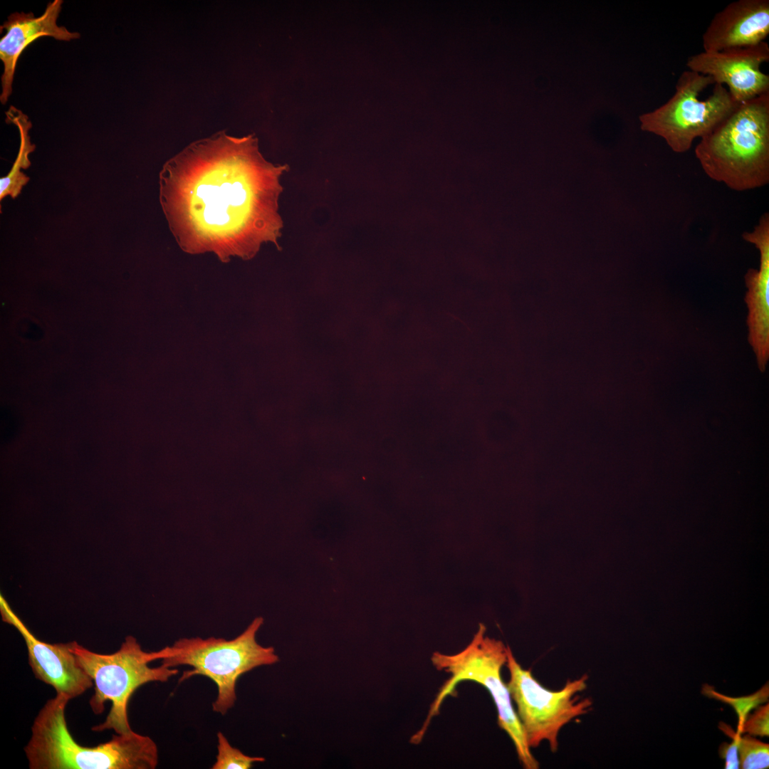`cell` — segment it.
I'll return each instance as SVG.
<instances>
[{
	"label": "cell",
	"mask_w": 769,
	"mask_h": 769,
	"mask_svg": "<svg viewBox=\"0 0 769 769\" xmlns=\"http://www.w3.org/2000/svg\"><path fill=\"white\" fill-rule=\"evenodd\" d=\"M436 669L450 674L433 701L421 728L412 736L411 743H420L431 720L439 713L443 701L451 695L459 683L471 681L480 684L490 693L498 713V724L511 739L521 765L525 769L539 768L533 755L524 731L512 704L511 697L501 677V669L507 661V647L499 640L486 635V628L479 625L471 642L455 654L434 652L431 658Z\"/></svg>",
	"instance_id": "277c9868"
},
{
	"label": "cell",
	"mask_w": 769,
	"mask_h": 769,
	"mask_svg": "<svg viewBox=\"0 0 769 769\" xmlns=\"http://www.w3.org/2000/svg\"><path fill=\"white\" fill-rule=\"evenodd\" d=\"M748 715L741 729L740 733H747L761 737L769 736V704L758 706Z\"/></svg>",
	"instance_id": "ac0fdd59"
},
{
	"label": "cell",
	"mask_w": 769,
	"mask_h": 769,
	"mask_svg": "<svg viewBox=\"0 0 769 769\" xmlns=\"http://www.w3.org/2000/svg\"><path fill=\"white\" fill-rule=\"evenodd\" d=\"M70 699L56 694L36 717L24 748L31 769H154L158 749L154 741L132 730L113 735L95 747L80 746L70 733L65 710Z\"/></svg>",
	"instance_id": "7a4b0ae2"
},
{
	"label": "cell",
	"mask_w": 769,
	"mask_h": 769,
	"mask_svg": "<svg viewBox=\"0 0 769 769\" xmlns=\"http://www.w3.org/2000/svg\"><path fill=\"white\" fill-rule=\"evenodd\" d=\"M768 61L769 45L763 41L748 47L703 51L691 56L686 67L711 77L714 84L726 85L732 98L742 103L769 93V75L760 70Z\"/></svg>",
	"instance_id": "9c48e42d"
},
{
	"label": "cell",
	"mask_w": 769,
	"mask_h": 769,
	"mask_svg": "<svg viewBox=\"0 0 769 769\" xmlns=\"http://www.w3.org/2000/svg\"><path fill=\"white\" fill-rule=\"evenodd\" d=\"M743 239L758 249L759 269L750 268L745 275L748 288L745 297L748 313V342L757 359L758 366L764 372L769 359V214H763L758 223Z\"/></svg>",
	"instance_id": "8fae6325"
},
{
	"label": "cell",
	"mask_w": 769,
	"mask_h": 769,
	"mask_svg": "<svg viewBox=\"0 0 769 769\" xmlns=\"http://www.w3.org/2000/svg\"><path fill=\"white\" fill-rule=\"evenodd\" d=\"M70 644L79 664L93 679L95 692L89 703L93 713H102L105 703L111 702L105 721L93 726L94 731L113 729L117 734H122L132 731L127 717L132 694L145 684L164 682L178 673L177 669L162 664L150 667L149 663L161 659L160 651H143L132 636H127L120 648L110 654L93 652L76 642Z\"/></svg>",
	"instance_id": "8992f818"
},
{
	"label": "cell",
	"mask_w": 769,
	"mask_h": 769,
	"mask_svg": "<svg viewBox=\"0 0 769 769\" xmlns=\"http://www.w3.org/2000/svg\"><path fill=\"white\" fill-rule=\"evenodd\" d=\"M711 179L744 192L769 182V93L740 103L695 147Z\"/></svg>",
	"instance_id": "3957f363"
},
{
	"label": "cell",
	"mask_w": 769,
	"mask_h": 769,
	"mask_svg": "<svg viewBox=\"0 0 769 769\" xmlns=\"http://www.w3.org/2000/svg\"><path fill=\"white\" fill-rule=\"evenodd\" d=\"M217 740L218 753L212 769H249L253 763L265 760L262 757L246 755L238 748H234L220 731L217 733Z\"/></svg>",
	"instance_id": "e0dca14e"
},
{
	"label": "cell",
	"mask_w": 769,
	"mask_h": 769,
	"mask_svg": "<svg viewBox=\"0 0 769 769\" xmlns=\"http://www.w3.org/2000/svg\"><path fill=\"white\" fill-rule=\"evenodd\" d=\"M6 122L15 125L19 132L20 146L16 158L9 173L0 179V200L9 196L16 199L21 192L23 187L28 182L29 177L21 169H26L31 166L29 155L36 148L31 143L28 131L32 127L31 121L21 110L11 106L6 112Z\"/></svg>",
	"instance_id": "5bb4252c"
},
{
	"label": "cell",
	"mask_w": 769,
	"mask_h": 769,
	"mask_svg": "<svg viewBox=\"0 0 769 769\" xmlns=\"http://www.w3.org/2000/svg\"><path fill=\"white\" fill-rule=\"evenodd\" d=\"M769 34V1L738 0L716 13L702 35L703 51L758 45Z\"/></svg>",
	"instance_id": "4fadbf2b"
},
{
	"label": "cell",
	"mask_w": 769,
	"mask_h": 769,
	"mask_svg": "<svg viewBox=\"0 0 769 769\" xmlns=\"http://www.w3.org/2000/svg\"><path fill=\"white\" fill-rule=\"evenodd\" d=\"M719 728L732 739L730 743H723L719 748L720 756L725 760L726 769L740 768L738 742L737 733L724 723H720Z\"/></svg>",
	"instance_id": "d6986e66"
},
{
	"label": "cell",
	"mask_w": 769,
	"mask_h": 769,
	"mask_svg": "<svg viewBox=\"0 0 769 769\" xmlns=\"http://www.w3.org/2000/svg\"><path fill=\"white\" fill-rule=\"evenodd\" d=\"M712 84L708 75L684 70L674 95L656 109L639 116L641 129L662 138L674 152H688L695 140L711 132L740 104L721 84H715L711 95L701 100V93Z\"/></svg>",
	"instance_id": "52a82bcc"
},
{
	"label": "cell",
	"mask_w": 769,
	"mask_h": 769,
	"mask_svg": "<svg viewBox=\"0 0 769 769\" xmlns=\"http://www.w3.org/2000/svg\"><path fill=\"white\" fill-rule=\"evenodd\" d=\"M0 605L2 619L15 627L24 639L29 665L38 679L53 686L56 694H64L70 700L93 686V679L79 664L70 642L52 644L38 639L2 596Z\"/></svg>",
	"instance_id": "30bf717a"
},
{
	"label": "cell",
	"mask_w": 769,
	"mask_h": 769,
	"mask_svg": "<svg viewBox=\"0 0 769 769\" xmlns=\"http://www.w3.org/2000/svg\"><path fill=\"white\" fill-rule=\"evenodd\" d=\"M263 623L261 617H256L242 633L229 640L213 637L179 639L160 649L162 664L170 668L190 666L192 669L184 671L180 681L195 675L209 678L218 690L212 709L225 715L236 700L239 678L256 667L279 661L272 647H263L256 641Z\"/></svg>",
	"instance_id": "5b68a950"
},
{
	"label": "cell",
	"mask_w": 769,
	"mask_h": 769,
	"mask_svg": "<svg viewBox=\"0 0 769 769\" xmlns=\"http://www.w3.org/2000/svg\"><path fill=\"white\" fill-rule=\"evenodd\" d=\"M506 664L510 674L506 685L528 746L537 748L547 741L550 750L556 752L560 730L592 708V700L578 695L586 689L588 676L568 680L561 689L553 691L541 685L531 670L520 665L509 647Z\"/></svg>",
	"instance_id": "ba28073f"
},
{
	"label": "cell",
	"mask_w": 769,
	"mask_h": 769,
	"mask_svg": "<svg viewBox=\"0 0 769 769\" xmlns=\"http://www.w3.org/2000/svg\"><path fill=\"white\" fill-rule=\"evenodd\" d=\"M286 165L267 162L252 135L198 142L160 174V199L182 248L249 258L283 226L278 212Z\"/></svg>",
	"instance_id": "6da1fadb"
},
{
	"label": "cell",
	"mask_w": 769,
	"mask_h": 769,
	"mask_svg": "<svg viewBox=\"0 0 769 769\" xmlns=\"http://www.w3.org/2000/svg\"><path fill=\"white\" fill-rule=\"evenodd\" d=\"M701 692L706 696L721 701L733 708L738 717L736 733L741 734L740 731L742 726L750 711L761 703L768 701L769 686L768 683H767L755 693L740 697H731L720 694L712 686L708 684L703 686Z\"/></svg>",
	"instance_id": "9a60e30c"
},
{
	"label": "cell",
	"mask_w": 769,
	"mask_h": 769,
	"mask_svg": "<svg viewBox=\"0 0 769 769\" xmlns=\"http://www.w3.org/2000/svg\"><path fill=\"white\" fill-rule=\"evenodd\" d=\"M62 4L61 0L48 3L43 14L38 17H35L33 13L11 14L1 26V28L6 30L5 35L0 40V59L4 65L0 95L2 104L7 102L11 94L17 61L29 44L43 36L66 41L80 37L78 32L70 31L57 24Z\"/></svg>",
	"instance_id": "7c38bea8"
},
{
	"label": "cell",
	"mask_w": 769,
	"mask_h": 769,
	"mask_svg": "<svg viewBox=\"0 0 769 769\" xmlns=\"http://www.w3.org/2000/svg\"><path fill=\"white\" fill-rule=\"evenodd\" d=\"M736 733L740 768L743 769L768 768L769 745L749 735L741 737V734Z\"/></svg>",
	"instance_id": "2e32d148"
}]
</instances>
